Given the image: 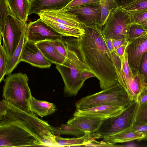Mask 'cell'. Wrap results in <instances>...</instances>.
I'll use <instances>...</instances> for the list:
<instances>
[{"mask_svg":"<svg viewBox=\"0 0 147 147\" xmlns=\"http://www.w3.org/2000/svg\"><path fill=\"white\" fill-rule=\"evenodd\" d=\"M132 127L135 130L144 135L145 137L143 140H147V124H134Z\"/></svg>","mask_w":147,"mask_h":147,"instance_id":"f35d334b","label":"cell"},{"mask_svg":"<svg viewBox=\"0 0 147 147\" xmlns=\"http://www.w3.org/2000/svg\"><path fill=\"white\" fill-rule=\"evenodd\" d=\"M125 108L111 104H102L87 109L76 110L73 116H86L104 120L118 115Z\"/></svg>","mask_w":147,"mask_h":147,"instance_id":"7c38bea8","label":"cell"},{"mask_svg":"<svg viewBox=\"0 0 147 147\" xmlns=\"http://www.w3.org/2000/svg\"><path fill=\"white\" fill-rule=\"evenodd\" d=\"M100 4V0H72L67 5L60 10L66 11L71 9L83 5Z\"/></svg>","mask_w":147,"mask_h":147,"instance_id":"836d02e7","label":"cell"},{"mask_svg":"<svg viewBox=\"0 0 147 147\" xmlns=\"http://www.w3.org/2000/svg\"><path fill=\"white\" fill-rule=\"evenodd\" d=\"M26 74L22 72L7 75L3 87V100L25 112L31 111L30 102L32 96Z\"/></svg>","mask_w":147,"mask_h":147,"instance_id":"277c9868","label":"cell"},{"mask_svg":"<svg viewBox=\"0 0 147 147\" xmlns=\"http://www.w3.org/2000/svg\"><path fill=\"white\" fill-rule=\"evenodd\" d=\"M128 43L127 45H123L118 48L114 51L116 54L122 59L124 55L125 50Z\"/></svg>","mask_w":147,"mask_h":147,"instance_id":"b9f144b4","label":"cell"},{"mask_svg":"<svg viewBox=\"0 0 147 147\" xmlns=\"http://www.w3.org/2000/svg\"><path fill=\"white\" fill-rule=\"evenodd\" d=\"M138 24L140 25L144 29L147 30V19Z\"/></svg>","mask_w":147,"mask_h":147,"instance_id":"bcb514c9","label":"cell"},{"mask_svg":"<svg viewBox=\"0 0 147 147\" xmlns=\"http://www.w3.org/2000/svg\"><path fill=\"white\" fill-rule=\"evenodd\" d=\"M6 110V105L4 102L2 100L0 102V118L3 116Z\"/></svg>","mask_w":147,"mask_h":147,"instance_id":"ee69618b","label":"cell"},{"mask_svg":"<svg viewBox=\"0 0 147 147\" xmlns=\"http://www.w3.org/2000/svg\"><path fill=\"white\" fill-rule=\"evenodd\" d=\"M103 120L86 116H74L67 123L82 131L85 133L98 131Z\"/></svg>","mask_w":147,"mask_h":147,"instance_id":"9a60e30c","label":"cell"},{"mask_svg":"<svg viewBox=\"0 0 147 147\" xmlns=\"http://www.w3.org/2000/svg\"><path fill=\"white\" fill-rule=\"evenodd\" d=\"M28 24L18 20L11 14L8 16L3 29L0 31V36L9 59L18 46Z\"/></svg>","mask_w":147,"mask_h":147,"instance_id":"ba28073f","label":"cell"},{"mask_svg":"<svg viewBox=\"0 0 147 147\" xmlns=\"http://www.w3.org/2000/svg\"><path fill=\"white\" fill-rule=\"evenodd\" d=\"M25 36L27 40L35 43L44 41H53L63 37L40 18L28 24Z\"/></svg>","mask_w":147,"mask_h":147,"instance_id":"9c48e42d","label":"cell"},{"mask_svg":"<svg viewBox=\"0 0 147 147\" xmlns=\"http://www.w3.org/2000/svg\"><path fill=\"white\" fill-rule=\"evenodd\" d=\"M30 111L42 117L55 111L56 107L52 103L36 99L32 95L30 102Z\"/></svg>","mask_w":147,"mask_h":147,"instance_id":"7402d4cb","label":"cell"},{"mask_svg":"<svg viewBox=\"0 0 147 147\" xmlns=\"http://www.w3.org/2000/svg\"><path fill=\"white\" fill-rule=\"evenodd\" d=\"M127 40L125 52L129 65L134 75L140 72L143 55L147 51V35Z\"/></svg>","mask_w":147,"mask_h":147,"instance_id":"30bf717a","label":"cell"},{"mask_svg":"<svg viewBox=\"0 0 147 147\" xmlns=\"http://www.w3.org/2000/svg\"><path fill=\"white\" fill-rule=\"evenodd\" d=\"M147 124V101L139 105L134 124Z\"/></svg>","mask_w":147,"mask_h":147,"instance_id":"f546056e","label":"cell"},{"mask_svg":"<svg viewBox=\"0 0 147 147\" xmlns=\"http://www.w3.org/2000/svg\"><path fill=\"white\" fill-rule=\"evenodd\" d=\"M147 35V30L138 24H131L129 31L127 40Z\"/></svg>","mask_w":147,"mask_h":147,"instance_id":"d6a6232c","label":"cell"},{"mask_svg":"<svg viewBox=\"0 0 147 147\" xmlns=\"http://www.w3.org/2000/svg\"><path fill=\"white\" fill-rule=\"evenodd\" d=\"M21 61L40 68H49L51 63L44 55L35 43L26 40L21 55Z\"/></svg>","mask_w":147,"mask_h":147,"instance_id":"4fadbf2b","label":"cell"},{"mask_svg":"<svg viewBox=\"0 0 147 147\" xmlns=\"http://www.w3.org/2000/svg\"><path fill=\"white\" fill-rule=\"evenodd\" d=\"M40 18L63 36L78 38L83 35L84 33V30L83 28H76L70 27L47 18Z\"/></svg>","mask_w":147,"mask_h":147,"instance_id":"ffe728a7","label":"cell"},{"mask_svg":"<svg viewBox=\"0 0 147 147\" xmlns=\"http://www.w3.org/2000/svg\"><path fill=\"white\" fill-rule=\"evenodd\" d=\"M0 39V82L4 79L6 75V71L7 65L8 57L1 43Z\"/></svg>","mask_w":147,"mask_h":147,"instance_id":"83f0119b","label":"cell"},{"mask_svg":"<svg viewBox=\"0 0 147 147\" xmlns=\"http://www.w3.org/2000/svg\"><path fill=\"white\" fill-rule=\"evenodd\" d=\"M2 100L6 110L0 118V147H57L56 136L48 123Z\"/></svg>","mask_w":147,"mask_h":147,"instance_id":"6da1fadb","label":"cell"},{"mask_svg":"<svg viewBox=\"0 0 147 147\" xmlns=\"http://www.w3.org/2000/svg\"><path fill=\"white\" fill-rule=\"evenodd\" d=\"M127 11L130 16L132 24H139L147 19V8Z\"/></svg>","mask_w":147,"mask_h":147,"instance_id":"4dcf8cb0","label":"cell"},{"mask_svg":"<svg viewBox=\"0 0 147 147\" xmlns=\"http://www.w3.org/2000/svg\"><path fill=\"white\" fill-rule=\"evenodd\" d=\"M111 53L116 69L120 70L122 67V59L116 54L114 51Z\"/></svg>","mask_w":147,"mask_h":147,"instance_id":"60d3db41","label":"cell"},{"mask_svg":"<svg viewBox=\"0 0 147 147\" xmlns=\"http://www.w3.org/2000/svg\"><path fill=\"white\" fill-rule=\"evenodd\" d=\"M26 30L23 32L19 43L11 57L8 59L6 75L11 73L21 62L20 59L24 46L26 40Z\"/></svg>","mask_w":147,"mask_h":147,"instance_id":"cb8c5ba5","label":"cell"},{"mask_svg":"<svg viewBox=\"0 0 147 147\" xmlns=\"http://www.w3.org/2000/svg\"><path fill=\"white\" fill-rule=\"evenodd\" d=\"M139 105L136 100L133 101L118 115L103 120L98 131L101 138L113 134L132 126Z\"/></svg>","mask_w":147,"mask_h":147,"instance_id":"52a82bcc","label":"cell"},{"mask_svg":"<svg viewBox=\"0 0 147 147\" xmlns=\"http://www.w3.org/2000/svg\"><path fill=\"white\" fill-rule=\"evenodd\" d=\"M113 44L114 51L116 50L120 46L127 45L128 43V41L125 38H122L117 39H112Z\"/></svg>","mask_w":147,"mask_h":147,"instance_id":"ab89813d","label":"cell"},{"mask_svg":"<svg viewBox=\"0 0 147 147\" xmlns=\"http://www.w3.org/2000/svg\"><path fill=\"white\" fill-rule=\"evenodd\" d=\"M45 57L52 63H61L65 57L60 54L49 41H44L35 43Z\"/></svg>","mask_w":147,"mask_h":147,"instance_id":"44dd1931","label":"cell"},{"mask_svg":"<svg viewBox=\"0 0 147 147\" xmlns=\"http://www.w3.org/2000/svg\"><path fill=\"white\" fill-rule=\"evenodd\" d=\"M62 37L60 39L49 41L60 54L65 57L66 54V46L62 39Z\"/></svg>","mask_w":147,"mask_h":147,"instance_id":"e575fe53","label":"cell"},{"mask_svg":"<svg viewBox=\"0 0 147 147\" xmlns=\"http://www.w3.org/2000/svg\"><path fill=\"white\" fill-rule=\"evenodd\" d=\"M144 137L143 133L137 131L132 126L113 134L103 137V141L108 143L115 144L135 140H143Z\"/></svg>","mask_w":147,"mask_h":147,"instance_id":"e0dca14e","label":"cell"},{"mask_svg":"<svg viewBox=\"0 0 147 147\" xmlns=\"http://www.w3.org/2000/svg\"><path fill=\"white\" fill-rule=\"evenodd\" d=\"M131 24L128 12L118 7L111 12L102 26V34L105 40L125 38L127 40Z\"/></svg>","mask_w":147,"mask_h":147,"instance_id":"8992f818","label":"cell"},{"mask_svg":"<svg viewBox=\"0 0 147 147\" xmlns=\"http://www.w3.org/2000/svg\"><path fill=\"white\" fill-rule=\"evenodd\" d=\"M72 0H31L29 15L32 14L38 15L41 11L60 10L67 5Z\"/></svg>","mask_w":147,"mask_h":147,"instance_id":"2e32d148","label":"cell"},{"mask_svg":"<svg viewBox=\"0 0 147 147\" xmlns=\"http://www.w3.org/2000/svg\"><path fill=\"white\" fill-rule=\"evenodd\" d=\"M62 39L66 46L65 59L61 64L56 65L64 84L66 96H75L87 79L95 77L81 59L74 43L67 36Z\"/></svg>","mask_w":147,"mask_h":147,"instance_id":"3957f363","label":"cell"},{"mask_svg":"<svg viewBox=\"0 0 147 147\" xmlns=\"http://www.w3.org/2000/svg\"><path fill=\"white\" fill-rule=\"evenodd\" d=\"M122 8L127 11L147 9V0H132Z\"/></svg>","mask_w":147,"mask_h":147,"instance_id":"1f68e13d","label":"cell"},{"mask_svg":"<svg viewBox=\"0 0 147 147\" xmlns=\"http://www.w3.org/2000/svg\"><path fill=\"white\" fill-rule=\"evenodd\" d=\"M52 130L53 134L57 136L66 134L79 137L85 133L84 131L67 123L62 124L59 127H52Z\"/></svg>","mask_w":147,"mask_h":147,"instance_id":"484cf974","label":"cell"},{"mask_svg":"<svg viewBox=\"0 0 147 147\" xmlns=\"http://www.w3.org/2000/svg\"><path fill=\"white\" fill-rule=\"evenodd\" d=\"M117 82L127 91L134 75L129 66L127 53H125L122 59V65L120 70L116 69Z\"/></svg>","mask_w":147,"mask_h":147,"instance_id":"603a6c76","label":"cell"},{"mask_svg":"<svg viewBox=\"0 0 147 147\" xmlns=\"http://www.w3.org/2000/svg\"><path fill=\"white\" fill-rule=\"evenodd\" d=\"M84 34L74 39L80 57L99 80L102 90L117 83L115 66L102 33V26L82 25Z\"/></svg>","mask_w":147,"mask_h":147,"instance_id":"7a4b0ae2","label":"cell"},{"mask_svg":"<svg viewBox=\"0 0 147 147\" xmlns=\"http://www.w3.org/2000/svg\"><path fill=\"white\" fill-rule=\"evenodd\" d=\"M67 11L75 15L82 25L96 24L102 26L101 11L100 4L83 5Z\"/></svg>","mask_w":147,"mask_h":147,"instance_id":"8fae6325","label":"cell"},{"mask_svg":"<svg viewBox=\"0 0 147 147\" xmlns=\"http://www.w3.org/2000/svg\"><path fill=\"white\" fill-rule=\"evenodd\" d=\"M101 11V25L103 26L112 11L117 7L113 0H100Z\"/></svg>","mask_w":147,"mask_h":147,"instance_id":"4316f807","label":"cell"},{"mask_svg":"<svg viewBox=\"0 0 147 147\" xmlns=\"http://www.w3.org/2000/svg\"><path fill=\"white\" fill-rule=\"evenodd\" d=\"M106 42L107 47L109 51L111 52L114 51L112 39H108L106 40Z\"/></svg>","mask_w":147,"mask_h":147,"instance_id":"f6af8a7d","label":"cell"},{"mask_svg":"<svg viewBox=\"0 0 147 147\" xmlns=\"http://www.w3.org/2000/svg\"><path fill=\"white\" fill-rule=\"evenodd\" d=\"M12 15L18 20L27 22L30 5L29 0H6Z\"/></svg>","mask_w":147,"mask_h":147,"instance_id":"d6986e66","label":"cell"},{"mask_svg":"<svg viewBox=\"0 0 147 147\" xmlns=\"http://www.w3.org/2000/svg\"><path fill=\"white\" fill-rule=\"evenodd\" d=\"M101 138L100 134L98 131L93 133L85 132L83 136L78 138H65L56 136L55 141L57 147L83 146L87 142L96 141Z\"/></svg>","mask_w":147,"mask_h":147,"instance_id":"ac0fdd59","label":"cell"},{"mask_svg":"<svg viewBox=\"0 0 147 147\" xmlns=\"http://www.w3.org/2000/svg\"><path fill=\"white\" fill-rule=\"evenodd\" d=\"M11 14L6 0H0V31L3 29L7 17Z\"/></svg>","mask_w":147,"mask_h":147,"instance_id":"f1b7e54d","label":"cell"},{"mask_svg":"<svg viewBox=\"0 0 147 147\" xmlns=\"http://www.w3.org/2000/svg\"><path fill=\"white\" fill-rule=\"evenodd\" d=\"M144 86V79L140 73L139 72L134 75L127 91L132 101L136 100L138 95Z\"/></svg>","mask_w":147,"mask_h":147,"instance_id":"d4e9b609","label":"cell"},{"mask_svg":"<svg viewBox=\"0 0 147 147\" xmlns=\"http://www.w3.org/2000/svg\"><path fill=\"white\" fill-rule=\"evenodd\" d=\"M133 101L127 91L117 82L109 88L83 97L77 101L75 107L76 110L104 104L126 107Z\"/></svg>","mask_w":147,"mask_h":147,"instance_id":"5b68a950","label":"cell"},{"mask_svg":"<svg viewBox=\"0 0 147 147\" xmlns=\"http://www.w3.org/2000/svg\"><path fill=\"white\" fill-rule=\"evenodd\" d=\"M40 18H47L59 23L74 28H83L76 16L67 11L45 10L41 11Z\"/></svg>","mask_w":147,"mask_h":147,"instance_id":"5bb4252c","label":"cell"},{"mask_svg":"<svg viewBox=\"0 0 147 147\" xmlns=\"http://www.w3.org/2000/svg\"><path fill=\"white\" fill-rule=\"evenodd\" d=\"M139 72L143 76L145 86H147V51L143 55Z\"/></svg>","mask_w":147,"mask_h":147,"instance_id":"d590c367","label":"cell"},{"mask_svg":"<svg viewBox=\"0 0 147 147\" xmlns=\"http://www.w3.org/2000/svg\"><path fill=\"white\" fill-rule=\"evenodd\" d=\"M136 100L139 105L147 101V86L144 87L137 97Z\"/></svg>","mask_w":147,"mask_h":147,"instance_id":"8d00e7d4","label":"cell"},{"mask_svg":"<svg viewBox=\"0 0 147 147\" xmlns=\"http://www.w3.org/2000/svg\"><path fill=\"white\" fill-rule=\"evenodd\" d=\"M117 7H122L132 0H113Z\"/></svg>","mask_w":147,"mask_h":147,"instance_id":"7bdbcfd3","label":"cell"},{"mask_svg":"<svg viewBox=\"0 0 147 147\" xmlns=\"http://www.w3.org/2000/svg\"><path fill=\"white\" fill-rule=\"evenodd\" d=\"M94 146V147H115L119 146L115 144H111L107 143L103 141L100 142L96 141L93 142H89L85 143L83 146Z\"/></svg>","mask_w":147,"mask_h":147,"instance_id":"74e56055","label":"cell"}]
</instances>
